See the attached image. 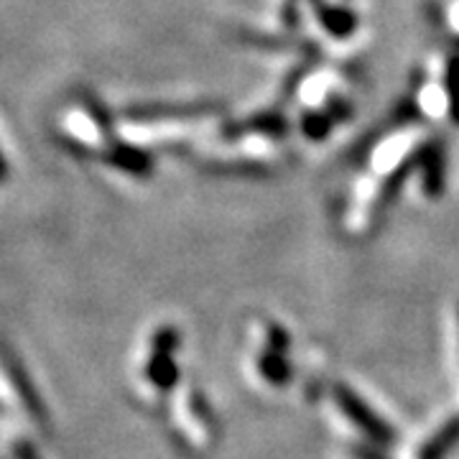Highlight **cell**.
<instances>
[{
  "mask_svg": "<svg viewBox=\"0 0 459 459\" xmlns=\"http://www.w3.org/2000/svg\"><path fill=\"white\" fill-rule=\"evenodd\" d=\"M446 95H449V110L459 123V56H449L446 62Z\"/></svg>",
  "mask_w": 459,
  "mask_h": 459,
  "instance_id": "obj_11",
  "label": "cell"
},
{
  "mask_svg": "<svg viewBox=\"0 0 459 459\" xmlns=\"http://www.w3.org/2000/svg\"><path fill=\"white\" fill-rule=\"evenodd\" d=\"M77 151H80V156H95L100 161L115 166L120 171H128L138 179H146L153 171V156L148 151L131 146V143H123L117 138H108V148H102L98 153L87 151V146H77Z\"/></svg>",
  "mask_w": 459,
  "mask_h": 459,
  "instance_id": "obj_2",
  "label": "cell"
},
{
  "mask_svg": "<svg viewBox=\"0 0 459 459\" xmlns=\"http://www.w3.org/2000/svg\"><path fill=\"white\" fill-rule=\"evenodd\" d=\"M316 5V18L319 23L327 29L332 36L337 39H347L350 33L355 31L358 26V18L350 8H342V5H325V3H314Z\"/></svg>",
  "mask_w": 459,
  "mask_h": 459,
  "instance_id": "obj_8",
  "label": "cell"
},
{
  "mask_svg": "<svg viewBox=\"0 0 459 459\" xmlns=\"http://www.w3.org/2000/svg\"><path fill=\"white\" fill-rule=\"evenodd\" d=\"M416 166H419V153H413L411 159L401 161L394 174H388V179H385L383 189H380V197H377V210H383V207H388V204L394 202L395 195H398V192H401V186H403V179L409 177Z\"/></svg>",
  "mask_w": 459,
  "mask_h": 459,
  "instance_id": "obj_10",
  "label": "cell"
},
{
  "mask_svg": "<svg viewBox=\"0 0 459 459\" xmlns=\"http://www.w3.org/2000/svg\"><path fill=\"white\" fill-rule=\"evenodd\" d=\"M459 446V413L446 419L419 449V459H446Z\"/></svg>",
  "mask_w": 459,
  "mask_h": 459,
  "instance_id": "obj_7",
  "label": "cell"
},
{
  "mask_svg": "<svg viewBox=\"0 0 459 459\" xmlns=\"http://www.w3.org/2000/svg\"><path fill=\"white\" fill-rule=\"evenodd\" d=\"M312 3H319V0H312Z\"/></svg>",
  "mask_w": 459,
  "mask_h": 459,
  "instance_id": "obj_16",
  "label": "cell"
},
{
  "mask_svg": "<svg viewBox=\"0 0 459 459\" xmlns=\"http://www.w3.org/2000/svg\"><path fill=\"white\" fill-rule=\"evenodd\" d=\"M332 395H334L337 409L344 413V419H347L355 429H360L370 442L383 444V446H394L395 439H398L395 429L391 427L376 409H370L350 385L337 383V385L332 388Z\"/></svg>",
  "mask_w": 459,
  "mask_h": 459,
  "instance_id": "obj_1",
  "label": "cell"
},
{
  "mask_svg": "<svg viewBox=\"0 0 459 459\" xmlns=\"http://www.w3.org/2000/svg\"><path fill=\"white\" fill-rule=\"evenodd\" d=\"M289 131V123L281 113H258L247 120H240V123H230L222 128V138L225 141H235L246 133H263V135H273V138H281Z\"/></svg>",
  "mask_w": 459,
  "mask_h": 459,
  "instance_id": "obj_5",
  "label": "cell"
},
{
  "mask_svg": "<svg viewBox=\"0 0 459 459\" xmlns=\"http://www.w3.org/2000/svg\"><path fill=\"white\" fill-rule=\"evenodd\" d=\"M289 344H291V337H289V332H286V329L276 327V325H271V327H268V347H271V350L286 352V350H289Z\"/></svg>",
  "mask_w": 459,
  "mask_h": 459,
  "instance_id": "obj_13",
  "label": "cell"
},
{
  "mask_svg": "<svg viewBox=\"0 0 459 459\" xmlns=\"http://www.w3.org/2000/svg\"><path fill=\"white\" fill-rule=\"evenodd\" d=\"M329 128H332V115L329 113H309L301 120V131H304V135H309L314 141L327 138Z\"/></svg>",
  "mask_w": 459,
  "mask_h": 459,
  "instance_id": "obj_12",
  "label": "cell"
},
{
  "mask_svg": "<svg viewBox=\"0 0 459 459\" xmlns=\"http://www.w3.org/2000/svg\"><path fill=\"white\" fill-rule=\"evenodd\" d=\"M283 355L286 352H279V350H271L268 347L261 358H258V368H261L263 377L268 383H273V385H286V383H291V376H294L291 365H289V360Z\"/></svg>",
  "mask_w": 459,
  "mask_h": 459,
  "instance_id": "obj_9",
  "label": "cell"
},
{
  "mask_svg": "<svg viewBox=\"0 0 459 459\" xmlns=\"http://www.w3.org/2000/svg\"><path fill=\"white\" fill-rule=\"evenodd\" d=\"M419 164L424 166V189L427 197H439L444 192V146L439 141H431L424 148L416 151Z\"/></svg>",
  "mask_w": 459,
  "mask_h": 459,
  "instance_id": "obj_6",
  "label": "cell"
},
{
  "mask_svg": "<svg viewBox=\"0 0 459 459\" xmlns=\"http://www.w3.org/2000/svg\"><path fill=\"white\" fill-rule=\"evenodd\" d=\"M179 342L177 332L171 327L161 329L156 334V344H153V360L148 362V376L159 385V388H171L177 383V368L171 362V352Z\"/></svg>",
  "mask_w": 459,
  "mask_h": 459,
  "instance_id": "obj_4",
  "label": "cell"
},
{
  "mask_svg": "<svg viewBox=\"0 0 459 459\" xmlns=\"http://www.w3.org/2000/svg\"><path fill=\"white\" fill-rule=\"evenodd\" d=\"M222 110L217 102H192V105H164V102H151V105H133L126 110L128 120L151 123V120H184V117H202Z\"/></svg>",
  "mask_w": 459,
  "mask_h": 459,
  "instance_id": "obj_3",
  "label": "cell"
},
{
  "mask_svg": "<svg viewBox=\"0 0 459 459\" xmlns=\"http://www.w3.org/2000/svg\"><path fill=\"white\" fill-rule=\"evenodd\" d=\"M350 457L352 459H385L377 449L368 446V444H352L350 446Z\"/></svg>",
  "mask_w": 459,
  "mask_h": 459,
  "instance_id": "obj_14",
  "label": "cell"
},
{
  "mask_svg": "<svg viewBox=\"0 0 459 459\" xmlns=\"http://www.w3.org/2000/svg\"><path fill=\"white\" fill-rule=\"evenodd\" d=\"M5 181H8V161L0 153V184H5Z\"/></svg>",
  "mask_w": 459,
  "mask_h": 459,
  "instance_id": "obj_15",
  "label": "cell"
}]
</instances>
